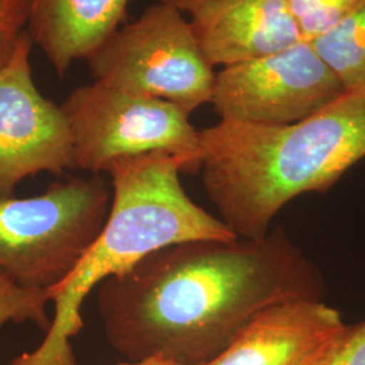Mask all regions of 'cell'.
I'll list each match as a JSON object with an SVG mask.
<instances>
[{
    "mask_svg": "<svg viewBox=\"0 0 365 365\" xmlns=\"http://www.w3.org/2000/svg\"><path fill=\"white\" fill-rule=\"evenodd\" d=\"M327 294L322 271L276 227L261 240L157 249L101 283L98 309L107 341L129 361L206 365L271 306Z\"/></svg>",
    "mask_w": 365,
    "mask_h": 365,
    "instance_id": "cell-1",
    "label": "cell"
},
{
    "mask_svg": "<svg viewBox=\"0 0 365 365\" xmlns=\"http://www.w3.org/2000/svg\"><path fill=\"white\" fill-rule=\"evenodd\" d=\"M199 172L221 221L238 238L261 240L288 202L325 194L364 160L365 90L289 125L221 119L199 130Z\"/></svg>",
    "mask_w": 365,
    "mask_h": 365,
    "instance_id": "cell-2",
    "label": "cell"
},
{
    "mask_svg": "<svg viewBox=\"0 0 365 365\" xmlns=\"http://www.w3.org/2000/svg\"><path fill=\"white\" fill-rule=\"evenodd\" d=\"M108 173L113 202L102 233L73 271L46 289L54 303V317L42 344L7 365H76L71 339L83 329L80 312L92 288L163 247L237 238L221 220L187 195L176 157L155 152L126 158Z\"/></svg>",
    "mask_w": 365,
    "mask_h": 365,
    "instance_id": "cell-3",
    "label": "cell"
},
{
    "mask_svg": "<svg viewBox=\"0 0 365 365\" xmlns=\"http://www.w3.org/2000/svg\"><path fill=\"white\" fill-rule=\"evenodd\" d=\"M111 202L99 175L52 182L31 197L0 196V271L22 287L57 286L102 233Z\"/></svg>",
    "mask_w": 365,
    "mask_h": 365,
    "instance_id": "cell-4",
    "label": "cell"
},
{
    "mask_svg": "<svg viewBox=\"0 0 365 365\" xmlns=\"http://www.w3.org/2000/svg\"><path fill=\"white\" fill-rule=\"evenodd\" d=\"M72 138L73 167L95 175L126 158L164 152L182 173L200 170L199 130L170 102L119 91L95 81L68 95L60 106Z\"/></svg>",
    "mask_w": 365,
    "mask_h": 365,
    "instance_id": "cell-5",
    "label": "cell"
},
{
    "mask_svg": "<svg viewBox=\"0 0 365 365\" xmlns=\"http://www.w3.org/2000/svg\"><path fill=\"white\" fill-rule=\"evenodd\" d=\"M101 84L160 99L191 114L211 102L215 73L192 27L173 4L160 1L117 31L87 60Z\"/></svg>",
    "mask_w": 365,
    "mask_h": 365,
    "instance_id": "cell-6",
    "label": "cell"
},
{
    "mask_svg": "<svg viewBox=\"0 0 365 365\" xmlns=\"http://www.w3.org/2000/svg\"><path fill=\"white\" fill-rule=\"evenodd\" d=\"M345 92L312 42L299 41L284 51L225 66L215 75L210 103L223 120L289 125L317 114Z\"/></svg>",
    "mask_w": 365,
    "mask_h": 365,
    "instance_id": "cell-7",
    "label": "cell"
},
{
    "mask_svg": "<svg viewBox=\"0 0 365 365\" xmlns=\"http://www.w3.org/2000/svg\"><path fill=\"white\" fill-rule=\"evenodd\" d=\"M33 39L25 31L0 66V196L41 172L75 170L72 138L60 106L43 98L30 66Z\"/></svg>",
    "mask_w": 365,
    "mask_h": 365,
    "instance_id": "cell-8",
    "label": "cell"
},
{
    "mask_svg": "<svg viewBox=\"0 0 365 365\" xmlns=\"http://www.w3.org/2000/svg\"><path fill=\"white\" fill-rule=\"evenodd\" d=\"M190 24L210 66H235L303 41L286 0H206Z\"/></svg>",
    "mask_w": 365,
    "mask_h": 365,
    "instance_id": "cell-9",
    "label": "cell"
},
{
    "mask_svg": "<svg viewBox=\"0 0 365 365\" xmlns=\"http://www.w3.org/2000/svg\"><path fill=\"white\" fill-rule=\"evenodd\" d=\"M344 325L339 310L324 300L282 302L206 365H309Z\"/></svg>",
    "mask_w": 365,
    "mask_h": 365,
    "instance_id": "cell-10",
    "label": "cell"
},
{
    "mask_svg": "<svg viewBox=\"0 0 365 365\" xmlns=\"http://www.w3.org/2000/svg\"><path fill=\"white\" fill-rule=\"evenodd\" d=\"M134 0H30L27 33L58 76L88 60L125 19Z\"/></svg>",
    "mask_w": 365,
    "mask_h": 365,
    "instance_id": "cell-11",
    "label": "cell"
},
{
    "mask_svg": "<svg viewBox=\"0 0 365 365\" xmlns=\"http://www.w3.org/2000/svg\"><path fill=\"white\" fill-rule=\"evenodd\" d=\"M312 45L345 91L365 90V0Z\"/></svg>",
    "mask_w": 365,
    "mask_h": 365,
    "instance_id": "cell-12",
    "label": "cell"
},
{
    "mask_svg": "<svg viewBox=\"0 0 365 365\" xmlns=\"http://www.w3.org/2000/svg\"><path fill=\"white\" fill-rule=\"evenodd\" d=\"M303 41L313 42L339 22L364 0H286Z\"/></svg>",
    "mask_w": 365,
    "mask_h": 365,
    "instance_id": "cell-13",
    "label": "cell"
},
{
    "mask_svg": "<svg viewBox=\"0 0 365 365\" xmlns=\"http://www.w3.org/2000/svg\"><path fill=\"white\" fill-rule=\"evenodd\" d=\"M49 302L45 289H33L16 284L11 277L0 271V327L9 322H33L48 330L51 319L46 315Z\"/></svg>",
    "mask_w": 365,
    "mask_h": 365,
    "instance_id": "cell-14",
    "label": "cell"
},
{
    "mask_svg": "<svg viewBox=\"0 0 365 365\" xmlns=\"http://www.w3.org/2000/svg\"><path fill=\"white\" fill-rule=\"evenodd\" d=\"M309 365H365V321L341 327Z\"/></svg>",
    "mask_w": 365,
    "mask_h": 365,
    "instance_id": "cell-15",
    "label": "cell"
},
{
    "mask_svg": "<svg viewBox=\"0 0 365 365\" xmlns=\"http://www.w3.org/2000/svg\"><path fill=\"white\" fill-rule=\"evenodd\" d=\"M30 0H0V66L4 64L27 30Z\"/></svg>",
    "mask_w": 365,
    "mask_h": 365,
    "instance_id": "cell-16",
    "label": "cell"
},
{
    "mask_svg": "<svg viewBox=\"0 0 365 365\" xmlns=\"http://www.w3.org/2000/svg\"><path fill=\"white\" fill-rule=\"evenodd\" d=\"M160 1H165V3L173 4L182 13H191L196 6L202 4L206 0H160Z\"/></svg>",
    "mask_w": 365,
    "mask_h": 365,
    "instance_id": "cell-17",
    "label": "cell"
},
{
    "mask_svg": "<svg viewBox=\"0 0 365 365\" xmlns=\"http://www.w3.org/2000/svg\"><path fill=\"white\" fill-rule=\"evenodd\" d=\"M119 365H176L170 361H164V360H157V359H150V360H144V361H129V363H123Z\"/></svg>",
    "mask_w": 365,
    "mask_h": 365,
    "instance_id": "cell-18",
    "label": "cell"
}]
</instances>
